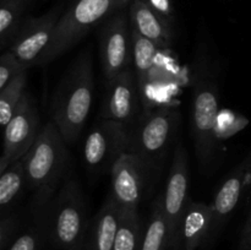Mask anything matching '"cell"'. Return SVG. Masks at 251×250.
I'll list each match as a JSON object with an SVG mask.
<instances>
[{
  "label": "cell",
  "instance_id": "1",
  "mask_svg": "<svg viewBox=\"0 0 251 250\" xmlns=\"http://www.w3.org/2000/svg\"><path fill=\"white\" fill-rule=\"evenodd\" d=\"M93 86L92 55L85 49L64 74L51 100V120L68 145L76 141L85 126L92 105Z\"/></svg>",
  "mask_w": 251,
  "mask_h": 250
},
{
  "label": "cell",
  "instance_id": "2",
  "mask_svg": "<svg viewBox=\"0 0 251 250\" xmlns=\"http://www.w3.org/2000/svg\"><path fill=\"white\" fill-rule=\"evenodd\" d=\"M68 144L53 120L41 127L39 134L24 157L27 186L33 191V208L43 215L68 167Z\"/></svg>",
  "mask_w": 251,
  "mask_h": 250
},
{
  "label": "cell",
  "instance_id": "3",
  "mask_svg": "<svg viewBox=\"0 0 251 250\" xmlns=\"http://www.w3.org/2000/svg\"><path fill=\"white\" fill-rule=\"evenodd\" d=\"M218 105L220 92L216 76L206 60V55H199L193 76L191 129L196 156L203 171L212 164L217 153Z\"/></svg>",
  "mask_w": 251,
  "mask_h": 250
},
{
  "label": "cell",
  "instance_id": "4",
  "mask_svg": "<svg viewBox=\"0 0 251 250\" xmlns=\"http://www.w3.org/2000/svg\"><path fill=\"white\" fill-rule=\"evenodd\" d=\"M48 230L61 250H81L90 222L80 184L73 176L64 179L48 207Z\"/></svg>",
  "mask_w": 251,
  "mask_h": 250
},
{
  "label": "cell",
  "instance_id": "5",
  "mask_svg": "<svg viewBox=\"0 0 251 250\" xmlns=\"http://www.w3.org/2000/svg\"><path fill=\"white\" fill-rule=\"evenodd\" d=\"M179 112L158 107L145 113L131 127L129 151L139 157L147 171L159 166L176 136Z\"/></svg>",
  "mask_w": 251,
  "mask_h": 250
},
{
  "label": "cell",
  "instance_id": "6",
  "mask_svg": "<svg viewBox=\"0 0 251 250\" xmlns=\"http://www.w3.org/2000/svg\"><path fill=\"white\" fill-rule=\"evenodd\" d=\"M122 5V0H76L59 19L53 42L39 65L53 61L73 48L92 27Z\"/></svg>",
  "mask_w": 251,
  "mask_h": 250
},
{
  "label": "cell",
  "instance_id": "7",
  "mask_svg": "<svg viewBox=\"0 0 251 250\" xmlns=\"http://www.w3.org/2000/svg\"><path fill=\"white\" fill-rule=\"evenodd\" d=\"M130 135V127L100 118L83 144V161L88 171L93 174L110 172L120 154L129 151Z\"/></svg>",
  "mask_w": 251,
  "mask_h": 250
},
{
  "label": "cell",
  "instance_id": "8",
  "mask_svg": "<svg viewBox=\"0 0 251 250\" xmlns=\"http://www.w3.org/2000/svg\"><path fill=\"white\" fill-rule=\"evenodd\" d=\"M39 115L28 92L25 93L19 108L4 127V146L0 158V173L31 150L39 134Z\"/></svg>",
  "mask_w": 251,
  "mask_h": 250
},
{
  "label": "cell",
  "instance_id": "9",
  "mask_svg": "<svg viewBox=\"0 0 251 250\" xmlns=\"http://www.w3.org/2000/svg\"><path fill=\"white\" fill-rule=\"evenodd\" d=\"M60 10V7H55L42 16L27 19L10 44L7 50L28 69L39 65L44 54L48 51L61 16Z\"/></svg>",
  "mask_w": 251,
  "mask_h": 250
},
{
  "label": "cell",
  "instance_id": "10",
  "mask_svg": "<svg viewBox=\"0 0 251 250\" xmlns=\"http://www.w3.org/2000/svg\"><path fill=\"white\" fill-rule=\"evenodd\" d=\"M189 161L186 150L179 142L173 154L166 191L162 196L164 215L168 222L169 248L176 249L179 225L189 203Z\"/></svg>",
  "mask_w": 251,
  "mask_h": 250
},
{
  "label": "cell",
  "instance_id": "11",
  "mask_svg": "<svg viewBox=\"0 0 251 250\" xmlns=\"http://www.w3.org/2000/svg\"><path fill=\"white\" fill-rule=\"evenodd\" d=\"M141 100V88L131 68L107 81L100 118L120 123L131 129L132 124L137 122Z\"/></svg>",
  "mask_w": 251,
  "mask_h": 250
},
{
  "label": "cell",
  "instance_id": "12",
  "mask_svg": "<svg viewBox=\"0 0 251 250\" xmlns=\"http://www.w3.org/2000/svg\"><path fill=\"white\" fill-rule=\"evenodd\" d=\"M100 47L103 74L107 81L131 69V28L127 26V20L124 15H115L103 25Z\"/></svg>",
  "mask_w": 251,
  "mask_h": 250
},
{
  "label": "cell",
  "instance_id": "13",
  "mask_svg": "<svg viewBox=\"0 0 251 250\" xmlns=\"http://www.w3.org/2000/svg\"><path fill=\"white\" fill-rule=\"evenodd\" d=\"M146 167L132 152L125 151L114 162L112 175V195L123 211H139L144 191Z\"/></svg>",
  "mask_w": 251,
  "mask_h": 250
},
{
  "label": "cell",
  "instance_id": "14",
  "mask_svg": "<svg viewBox=\"0 0 251 250\" xmlns=\"http://www.w3.org/2000/svg\"><path fill=\"white\" fill-rule=\"evenodd\" d=\"M251 180V156L242 162L227 178L223 180L210 203L212 208V222L207 242H212L228 217L239 203L248 184ZM206 242V243H207Z\"/></svg>",
  "mask_w": 251,
  "mask_h": 250
},
{
  "label": "cell",
  "instance_id": "15",
  "mask_svg": "<svg viewBox=\"0 0 251 250\" xmlns=\"http://www.w3.org/2000/svg\"><path fill=\"white\" fill-rule=\"evenodd\" d=\"M212 208L210 203L189 201L180 221L174 250H196L206 244L211 230Z\"/></svg>",
  "mask_w": 251,
  "mask_h": 250
},
{
  "label": "cell",
  "instance_id": "16",
  "mask_svg": "<svg viewBox=\"0 0 251 250\" xmlns=\"http://www.w3.org/2000/svg\"><path fill=\"white\" fill-rule=\"evenodd\" d=\"M122 210L112 194L90 222L81 250H114Z\"/></svg>",
  "mask_w": 251,
  "mask_h": 250
},
{
  "label": "cell",
  "instance_id": "17",
  "mask_svg": "<svg viewBox=\"0 0 251 250\" xmlns=\"http://www.w3.org/2000/svg\"><path fill=\"white\" fill-rule=\"evenodd\" d=\"M132 28L158 46L168 48L173 43V29L168 17L162 15L146 0H132L130 6Z\"/></svg>",
  "mask_w": 251,
  "mask_h": 250
},
{
  "label": "cell",
  "instance_id": "18",
  "mask_svg": "<svg viewBox=\"0 0 251 250\" xmlns=\"http://www.w3.org/2000/svg\"><path fill=\"white\" fill-rule=\"evenodd\" d=\"M132 38V65L139 81L141 92H144L145 87L149 83L153 70L154 61H156L158 46L149 38L142 36L141 33L131 27Z\"/></svg>",
  "mask_w": 251,
  "mask_h": 250
},
{
  "label": "cell",
  "instance_id": "19",
  "mask_svg": "<svg viewBox=\"0 0 251 250\" xmlns=\"http://www.w3.org/2000/svg\"><path fill=\"white\" fill-rule=\"evenodd\" d=\"M169 248V229L164 215L162 198L153 203L149 225L142 237L140 250H167Z\"/></svg>",
  "mask_w": 251,
  "mask_h": 250
},
{
  "label": "cell",
  "instance_id": "20",
  "mask_svg": "<svg viewBox=\"0 0 251 250\" xmlns=\"http://www.w3.org/2000/svg\"><path fill=\"white\" fill-rule=\"evenodd\" d=\"M0 174V208L4 215V212L12 207L25 185H27L24 158L12 163Z\"/></svg>",
  "mask_w": 251,
  "mask_h": 250
},
{
  "label": "cell",
  "instance_id": "21",
  "mask_svg": "<svg viewBox=\"0 0 251 250\" xmlns=\"http://www.w3.org/2000/svg\"><path fill=\"white\" fill-rule=\"evenodd\" d=\"M27 0H0V48L9 49L19 33Z\"/></svg>",
  "mask_w": 251,
  "mask_h": 250
},
{
  "label": "cell",
  "instance_id": "22",
  "mask_svg": "<svg viewBox=\"0 0 251 250\" xmlns=\"http://www.w3.org/2000/svg\"><path fill=\"white\" fill-rule=\"evenodd\" d=\"M142 237L139 211L122 210L114 250H140Z\"/></svg>",
  "mask_w": 251,
  "mask_h": 250
},
{
  "label": "cell",
  "instance_id": "23",
  "mask_svg": "<svg viewBox=\"0 0 251 250\" xmlns=\"http://www.w3.org/2000/svg\"><path fill=\"white\" fill-rule=\"evenodd\" d=\"M26 85L27 71H25L0 90V125L2 127L6 126L19 108L25 93L27 92Z\"/></svg>",
  "mask_w": 251,
  "mask_h": 250
},
{
  "label": "cell",
  "instance_id": "24",
  "mask_svg": "<svg viewBox=\"0 0 251 250\" xmlns=\"http://www.w3.org/2000/svg\"><path fill=\"white\" fill-rule=\"evenodd\" d=\"M25 71H28V68L6 49L0 56V90Z\"/></svg>",
  "mask_w": 251,
  "mask_h": 250
},
{
  "label": "cell",
  "instance_id": "25",
  "mask_svg": "<svg viewBox=\"0 0 251 250\" xmlns=\"http://www.w3.org/2000/svg\"><path fill=\"white\" fill-rule=\"evenodd\" d=\"M38 234L31 230L17 238L9 250H38Z\"/></svg>",
  "mask_w": 251,
  "mask_h": 250
},
{
  "label": "cell",
  "instance_id": "26",
  "mask_svg": "<svg viewBox=\"0 0 251 250\" xmlns=\"http://www.w3.org/2000/svg\"><path fill=\"white\" fill-rule=\"evenodd\" d=\"M15 227H16V220L11 216H4L0 222V242H1V247L4 248L7 240L14 233Z\"/></svg>",
  "mask_w": 251,
  "mask_h": 250
},
{
  "label": "cell",
  "instance_id": "27",
  "mask_svg": "<svg viewBox=\"0 0 251 250\" xmlns=\"http://www.w3.org/2000/svg\"><path fill=\"white\" fill-rule=\"evenodd\" d=\"M239 250H251V211L247 222H245L244 228H243Z\"/></svg>",
  "mask_w": 251,
  "mask_h": 250
},
{
  "label": "cell",
  "instance_id": "28",
  "mask_svg": "<svg viewBox=\"0 0 251 250\" xmlns=\"http://www.w3.org/2000/svg\"><path fill=\"white\" fill-rule=\"evenodd\" d=\"M147 1L153 9H156L157 11L161 12L164 16L169 17L172 15L171 0H147Z\"/></svg>",
  "mask_w": 251,
  "mask_h": 250
},
{
  "label": "cell",
  "instance_id": "29",
  "mask_svg": "<svg viewBox=\"0 0 251 250\" xmlns=\"http://www.w3.org/2000/svg\"><path fill=\"white\" fill-rule=\"evenodd\" d=\"M122 1H123V5H124V4H126V2L131 1V0H122Z\"/></svg>",
  "mask_w": 251,
  "mask_h": 250
}]
</instances>
